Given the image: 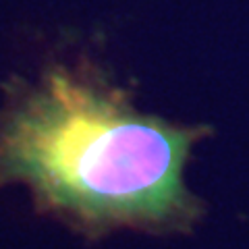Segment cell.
Listing matches in <instances>:
<instances>
[{
    "label": "cell",
    "mask_w": 249,
    "mask_h": 249,
    "mask_svg": "<svg viewBox=\"0 0 249 249\" xmlns=\"http://www.w3.org/2000/svg\"><path fill=\"white\" fill-rule=\"evenodd\" d=\"M0 108V187L25 185L40 214L85 239L119 229L189 235L208 206L185 185L193 145L214 133L133 106V93L81 56L36 81L11 75Z\"/></svg>",
    "instance_id": "obj_1"
}]
</instances>
